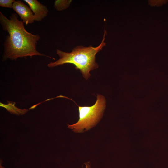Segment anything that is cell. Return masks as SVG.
I'll return each instance as SVG.
<instances>
[{
    "label": "cell",
    "mask_w": 168,
    "mask_h": 168,
    "mask_svg": "<svg viewBox=\"0 0 168 168\" xmlns=\"http://www.w3.org/2000/svg\"><path fill=\"white\" fill-rule=\"evenodd\" d=\"M7 104H4L0 102V106L6 108L7 110L11 114L16 115H23L26 113L29 110L27 109H21L16 107L15 105V103L8 101Z\"/></svg>",
    "instance_id": "obj_6"
},
{
    "label": "cell",
    "mask_w": 168,
    "mask_h": 168,
    "mask_svg": "<svg viewBox=\"0 0 168 168\" xmlns=\"http://www.w3.org/2000/svg\"><path fill=\"white\" fill-rule=\"evenodd\" d=\"M12 9L26 25L34 22V17L32 11L30 7L21 1L15 0L13 3Z\"/></svg>",
    "instance_id": "obj_4"
},
{
    "label": "cell",
    "mask_w": 168,
    "mask_h": 168,
    "mask_svg": "<svg viewBox=\"0 0 168 168\" xmlns=\"http://www.w3.org/2000/svg\"><path fill=\"white\" fill-rule=\"evenodd\" d=\"M15 0H0V6L5 8H12Z\"/></svg>",
    "instance_id": "obj_8"
},
{
    "label": "cell",
    "mask_w": 168,
    "mask_h": 168,
    "mask_svg": "<svg viewBox=\"0 0 168 168\" xmlns=\"http://www.w3.org/2000/svg\"><path fill=\"white\" fill-rule=\"evenodd\" d=\"M72 0H57L54 2V7L58 11H62L68 8Z\"/></svg>",
    "instance_id": "obj_7"
},
{
    "label": "cell",
    "mask_w": 168,
    "mask_h": 168,
    "mask_svg": "<svg viewBox=\"0 0 168 168\" xmlns=\"http://www.w3.org/2000/svg\"><path fill=\"white\" fill-rule=\"evenodd\" d=\"M106 100L101 94H97L95 103L90 106H78L79 119L76 123L69 125L68 128L73 132L81 133L95 127L101 119L106 107Z\"/></svg>",
    "instance_id": "obj_3"
},
{
    "label": "cell",
    "mask_w": 168,
    "mask_h": 168,
    "mask_svg": "<svg viewBox=\"0 0 168 168\" xmlns=\"http://www.w3.org/2000/svg\"><path fill=\"white\" fill-rule=\"evenodd\" d=\"M167 1L166 0H148L149 4L152 6L156 5L157 7L166 3Z\"/></svg>",
    "instance_id": "obj_9"
},
{
    "label": "cell",
    "mask_w": 168,
    "mask_h": 168,
    "mask_svg": "<svg viewBox=\"0 0 168 168\" xmlns=\"http://www.w3.org/2000/svg\"><path fill=\"white\" fill-rule=\"evenodd\" d=\"M29 5L34 13L35 21H40L46 17L48 13L46 6L37 0H24Z\"/></svg>",
    "instance_id": "obj_5"
},
{
    "label": "cell",
    "mask_w": 168,
    "mask_h": 168,
    "mask_svg": "<svg viewBox=\"0 0 168 168\" xmlns=\"http://www.w3.org/2000/svg\"><path fill=\"white\" fill-rule=\"evenodd\" d=\"M84 164L85 165V168H91V164L89 162H86Z\"/></svg>",
    "instance_id": "obj_10"
},
{
    "label": "cell",
    "mask_w": 168,
    "mask_h": 168,
    "mask_svg": "<svg viewBox=\"0 0 168 168\" xmlns=\"http://www.w3.org/2000/svg\"><path fill=\"white\" fill-rule=\"evenodd\" d=\"M106 34V31L105 30L103 40L96 47L77 46L69 53L57 49L56 52L59 57V59L55 62H50L48 64V67L53 68L66 63L72 64L75 65L76 69L80 70L84 78L87 80L91 75L90 71L99 67L98 64L95 62L96 55L106 44L104 42Z\"/></svg>",
    "instance_id": "obj_2"
},
{
    "label": "cell",
    "mask_w": 168,
    "mask_h": 168,
    "mask_svg": "<svg viewBox=\"0 0 168 168\" xmlns=\"http://www.w3.org/2000/svg\"><path fill=\"white\" fill-rule=\"evenodd\" d=\"M0 23L3 30L8 33L3 44V60H14L35 55L51 58L36 50V44L40 39V35L27 31L24 23L18 19L17 14L12 13L8 19L0 12Z\"/></svg>",
    "instance_id": "obj_1"
}]
</instances>
